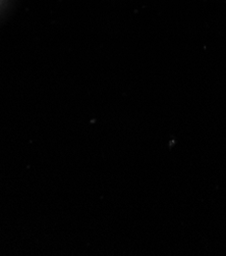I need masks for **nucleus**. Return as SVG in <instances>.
<instances>
[]
</instances>
